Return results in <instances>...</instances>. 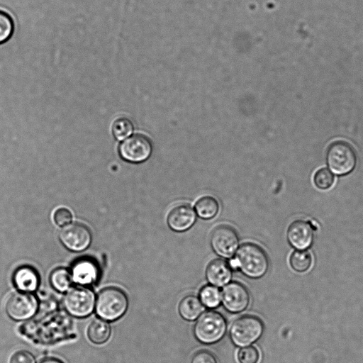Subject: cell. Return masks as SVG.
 Instances as JSON below:
<instances>
[{
    "label": "cell",
    "instance_id": "1",
    "mask_svg": "<svg viewBox=\"0 0 363 363\" xmlns=\"http://www.w3.org/2000/svg\"><path fill=\"white\" fill-rule=\"evenodd\" d=\"M234 259L238 269L251 279L262 277L269 269V258L266 252L259 245L253 242L242 243Z\"/></svg>",
    "mask_w": 363,
    "mask_h": 363
},
{
    "label": "cell",
    "instance_id": "2",
    "mask_svg": "<svg viewBox=\"0 0 363 363\" xmlns=\"http://www.w3.org/2000/svg\"><path fill=\"white\" fill-rule=\"evenodd\" d=\"M128 307L126 294L116 287L102 289L96 298V313L104 320L113 321L120 318L126 312Z\"/></svg>",
    "mask_w": 363,
    "mask_h": 363
},
{
    "label": "cell",
    "instance_id": "3",
    "mask_svg": "<svg viewBox=\"0 0 363 363\" xmlns=\"http://www.w3.org/2000/svg\"><path fill=\"white\" fill-rule=\"evenodd\" d=\"M325 159L329 169L337 176L349 174L354 169L357 162L354 147L341 140L333 141L328 145Z\"/></svg>",
    "mask_w": 363,
    "mask_h": 363
},
{
    "label": "cell",
    "instance_id": "4",
    "mask_svg": "<svg viewBox=\"0 0 363 363\" xmlns=\"http://www.w3.org/2000/svg\"><path fill=\"white\" fill-rule=\"evenodd\" d=\"M227 322L218 311H207L197 319L194 326V335L201 343L212 345L219 342L225 335Z\"/></svg>",
    "mask_w": 363,
    "mask_h": 363
},
{
    "label": "cell",
    "instance_id": "5",
    "mask_svg": "<svg viewBox=\"0 0 363 363\" xmlns=\"http://www.w3.org/2000/svg\"><path fill=\"white\" fill-rule=\"evenodd\" d=\"M262 320L254 315H245L238 318L230 328V338L238 347L248 346L262 336L264 331Z\"/></svg>",
    "mask_w": 363,
    "mask_h": 363
},
{
    "label": "cell",
    "instance_id": "6",
    "mask_svg": "<svg viewBox=\"0 0 363 363\" xmlns=\"http://www.w3.org/2000/svg\"><path fill=\"white\" fill-rule=\"evenodd\" d=\"M96 297L94 292L84 286L69 289L63 298V306L66 311L77 318H84L94 311Z\"/></svg>",
    "mask_w": 363,
    "mask_h": 363
},
{
    "label": "cell",
    "instance_id": "7",
    "mask_svg": "<svg viewBox=\"0 0 363 363\" xmlns=\"http://www.w3.org/2000/svg\"><path fill=\"white\" fill-rule=\"evenodd\" d=\"M121 158L131 163L147 160L152 152L151 140L143 134H134L123 140L118 147Z\"/></svg>",
    "mask_w": 363,
    "mask_h": 363
},
{
    "label": "cell",
    "instance_id": "8",
    "mask_svg": "<svg viewBox=\"0 0 363 363\" xmlns=\"http://www.w3.org/2000/svg\"><path fill=\"white\" fill-rule=\"evenodd\" d=\"M237 231L228 225L216 227L211 235L210 243L213 252L223 258H232L239 245Z\"/></svg>",
    "mask_w": 363,
    "mask_h": 363
},
{
    "label": "cell",
    "instance_id": "9",
    "mask_svg": "<svg viewBox=\"0 0 363 363\" xmlns=\"http://www.w3.org/2000/svg\"><path fill=\"white\" fill-rule=\"evenodd\" d=\"M38 307V300L33 294L20 291L9 297L6 304V311L13 320H25L35 314Z\"/></svg>",
    "mask_w": 363,
    "mask_h": 363
},
{
    "label": "cell",
    "instance_id": "10",
    "mask_svg": "<svg viewBox=\"0 0 363 363\" xmlns=\"http://www.w3.org/2000/svg\"><path fill=\"white\" fill-rule=\"evenodd\" d=\"M59 238L62 245L72 252H82L91 242V233L85 225L75 223L65 225L60 232Z\"/></svg>",
    "mask_w": 363,
    "mask_h": 363
},
{
    "label": "cell",
    "instance_id": "11",
    "mask_svg": "<svg viewBox=\"0 0 363 363\" xmlns=\"http://www.w3.org/2000/svg\"><path fill=\"white\" fill-rule=\"evenodd\" d=\"M221 301L225 309L232 313L245 311L250 304L248 289L240 282L230 281L222 289Z\"/></svg>",
    "mask_w": 363,
    "mask_h": 363
},
{
    "label": "cell",
    "instance_id": "12",
    "mask_svg": "<svg viewBox=\"0 0 363 363\" xmlns=\"http://www.w3.org/2000/svg\"><path fill=\"white\" fill-rule=\"evenodd\" d=\"M314 227L311 222L296 220L292 222L287 230L289 244L299 250L309 247L313 240Z\"/></svg>",
    "mask_w": 363,
    "mask_h": 363
},
{
    "label": "cell",
    "instance_id": "13",
    "mask_svg": "<svg viewBox=\"0 0 363 363\" xmlns=\"http://www.w3.org/2000/svg\"><path fill=\"white\" fill-rule=\"evenodd\" d=\"M70 274L72 281L77 284L89 286L98 280L100 270L98 264L92 259L83 258L73 264Z\"/></svg>",
    "mask_w": 363,
    "mask_h": 363
},
{
    "label": "cell",
    "instance_id": "14",
    "mask_svg": "<svg viewBox=\"0 0 363 363\" xmlns=\"http://www.w3.org/2000/svg\"><path fill=\"white\" fill-rule=\"evenodd\" d=\"M196 219V212L186 203L173 207L167 218L169 228L175 232H184L191 228Z\"/></svg>",
    "mask_w": 363,
    "mask_h": 363
},
{
    "label": "cell",
    "instance_id": "15",
    "mask_svg": "<svg viewBox=\"0 0 363 363\" xmlns=\"http://www.w3.org/2000/svg\"><path fill=\"white\" fill-rule=\"evenodd\" d=\"M205 275L206 280L212 286L221 287L231 280L232 269L227 262L218 258L208 264Z\"/></svg>",
    "mask_w": 363,
    "mask_h": 363
},
{
    "label": "cell",
    "instance_id": "16",
    "mask_svg": "<svg viewBox=\"0 0 363 363\" xmlns=\"http://www.w3.org/2000/svg\"><path fill=\"white\" fill-rule=\"evenodd\" d=\"M13 283L21 292L35 291L39 285L40 279L35 269L30 266H21L13 274Z\"/></svg>",
    "mask_w": 363,
    "mask_h": 363
},
{
    "label": "cell",
    "instance_id": "17",
    "mask_svg": "<svg viewBox=\"0 0 363 363\" xmlns=\"http://www.w3.org/2000/svg\"><path fill=\"white\" fill-rule=\"evenodd\" d=\"M204 311V306L195 295H187L179 302L178 311L180 316L187 320H195Z\"/></svg>",
    "mask_w": 363,
    "mask_h": 363
},
{
    "label": "cell",
    "instance_id": "18",
    "mask_svg": "<svg viewBox=\"0 0 363 363\" xmlns=\"http://www.w3.org/2000/svg\"><path fill=\"white\" fill-rule=\"evenodd\" d=\"M111 333L109 324L101 318H96L91 321L87 329L89 339L95 344H103L106 342Z\"/></svg>",
    "mask_w": 363,
    "mask_h": 363
},
{
    "label": "cell",
    "instance_id": "19",
    "mask_svg": "<svg viewBox=\"0 0 363 363\" xmlns=\"http://www.w3.org/2000/svg\"><path fill=\"white\" fill-rule=\"evenodd\" d=\"M195 211L198 216L204 220L214 218L219 211L218 201L210 196L200 198L195 203Z\"/></svg>",
    "mask_w": 363,
    "mask_h": 363
},
{
    "label": "cell",
    "instance_id": "20",
    "mask_svg": "<svg viewBox=\"0 0 363 363\" xmlns=\"http://www.w3.org/2000/svg\"><path fill=\"white\" fill-rule=\"evenodd\" d=\"M72 281L70 272L63 267L54 269L50 276V282L52 286L60 292L68 291Z\"/></svg>",
    "mask_w": 363,
    "mask_h": 363
},
{
    "label": "cell",
    "instance_id": "21",
    "mask_svg": "<svg viewBox=\"0 0 363 363\" xmlns=\"http://www.w3.org/2000/svg\"><path fill=\"white\" fill-rule=\"evenodd\" d=\"M199 295L202 304L208 308H216L220 303V292L216 286L205 285L200 289Z\"/></svg>",
    "mask_w": 363,
    "mask_h": 363
},
{
    "label": "cell",
    "instance_id": "22",
    "mask_svg": "<svg viewBox=\"0 0 363 363\" xmlns=\"http://www.w3.org/2000/svg\"><path fill=\"white\" fill-rule=\"evenodd\" d=\"M113 137L118 140L128 138L133 131L132 121L126 117H120L116 119L111 126Z\"/></svg>",
    "mask_w": 363,
    "mask_h": 363
},
{
    "label": "cell",
    "instance_id": "23",
    "mask_svg": "<svg viewBox=\"0 0 363 363\" xmlns=\"http://www.w3.org/2000/svg\"><path fill=\"white\" fill-rule=\"evenodd\" d=\"M291 267L296 272H303L307 271L312 262L311 254L307 251H295L289 259Z\"/></svg>",
    "mask_w": 363,
    "mask_h": 363
},
{
    "label": "cell",
    "instance_id": "24",
    "mask_svg": "<svg viewBox=\"0 0 363 363\" xmlns=\"http://www.w3.org/2000/svg\"><path fill=\"white\" fill-rule=\"evenodd\" d=\"M313 181L318 189L327 190L333 185L335 177L328 168L322 167L315 172Z\"/></svg>",
    "mask_w": 363,
    "mask_h": 363
},
{
    "label": "cell",
    "instance_id": "25",
    "mask_svg": "<svg viewBox=\"0 0 363 363\" xmlns=\"http://www.w3.org/2000/svg\"><path fill=\"white\" fill-rule=\"evenodd\" d=\"M13 31V21L11 16L0 10V43L6 41Z\"/></svg>",
    "mask_w": 363,
    "mask_h": 363
},
{
    "label": "cell",
    "instance_id": "26",
    "mask_svg": "<svg viewBox=\"0 0 363 363\" xmlns=\"http://www.w3.org/2000/svg\"><path fill=\"white\" fill-rule=\"evenodd\" d=\"M238 359L240 363H257L259 352L254 346L242 347L238 352Z\"/></svg>",
    "mask_w": 363,
    "mask_h": 363
},
{
    "label": "cell",
    "instance_id": "27",
    "mask_svg": "<svg viewBox=\"0 0 363 363\" xmlns=\"http://www.w3.org/2000/svg\"><path fill=\"white\" fill-rule=\"evenodd\" d=\"M72 219L71 211L64 207L56 209L53 213V220L59 226L68 225Z\"/></svg>",
    "mask_w": 363,
    "mask_h": 363
},
{
    "label": "cell",
    "instance_id": "28",
    "mask_svg": "<svg viewBox=\"0 0 363 363\" xmlns=\"http://www.w3.org/2000/svg\"><path fill=\"white\" fill-rule=\"evenodd\" d=\"M191 363H218L214 354L206 350L197 351L192 357Z\"/></svg>",
    "mask_w": 363,
    "mask_h": 363
},
{
    "label": "cell",
    "instance_id": "29",
    "mask_svg": "<svg viewBox=\"0 0 363 363\" xmlns=\"http://www.w3.org/2000/svg\"><path fill=\"white\" fill-rule=\"evenodd\" d=\"M10 363H35V359L30 352L19 350L12 355Z\"/></svg>",
    "mask_w": 363,
    "mask_h": 363
},
{
    "label": "cell",
    "instance_id": "30",
    "mask_svg": "<svg viewBox=\"0 0 363 363\" xmlns=\"http://www.w3.org/2000/svg\"><path fill=\"white\" fill-rule=\"evenodd\" d=\"M39 363H63L61 360L53 358V357H48L45 358L43 360H41Z\"/></svg>",
    "mask_w": 363,
    "mask_h": 363
}]
</instances>
